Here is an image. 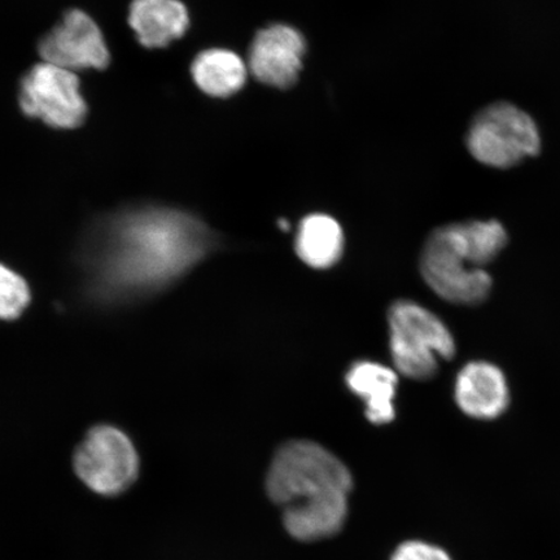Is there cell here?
Segmentation results:
<instances>
[{
    "instance_id": "obj_1",
    "label": "cell",
    "mask_w": 560,
    "mask_h": 560,
    "mask_svg": "<svg viewBox=\"0 0 560 560\" xmlns=\"http://www.w3.org/2000/svg\"><path fill=\"white\" fill-rule=\"evenodd\" d=\"M215 237L196 217L166 208L117 215L97 237L91 269L110 296L145 295L175 282L213 250Z\"/></svg>"
},
{
    "instance_id": "obj_2",
    "label": "cell",
    "mask_w": 560,
    "mask_h": 560,
    "mask_svg": "<svg viewBox=\"0 0 560 560\" xmlns=\"http://www.w3.org/2000/svg\"><path fill=\"white\" fill-rule=\"evenodd\" d=\"M353 479L347 466L326 447L293 440L272 459L266 490L283 510V524L299 541L330 538L345 527Z\"/></svg>"
},
{
    "instance_id": "obj_3",
    "label": "cell",
    "mask_w": 560,
    "mask_h": 560,
    "mask_svg": "<svg viewBox=\"0 0 560 560\" xmlns=\"http://www.w3.org/2000/svg\"><path fill=\"white\" fill-rule=\"evenodd\" d=\"M420 272L447 303L479 305L492 291L493 279L476 260L462 223L433 231L420 256Z\"/></svg>"
},
{
    "instance_id": "obj_4",
    "label": "cell",
    "mask_w": 560,
    "mask_h": 560,
    "mask_svg": "<svg viewBox=\"0 0 560 560\" xmlns=\"http://www.w3.org/2000/svg\"><path fill=\"white\" fill-rule=\"evenodd\" d=\"M389 348L398 373L412 381L435 376L440 360H452L455 340L438 315L415 301L401 300L388 312Z\"/></svg>"
},
{
    "instance_id": "obj_5",
    "label": "cell",
    "mask_w": 560,
    "mask_h": 560,
    "mask_svg": "<svg viewBox=\"0 0 560 560\" xmlns=\"http://www.w3.org/2000/svg\"><path fill=\"white\" fill-rule=\"evenodd\" d=\"M467 145L479 163L510 167L537 155L541 138L528 114L513 104L495 103L474 118Z\"/></svg>"
},
{
    "instance_id": "obj_6",
    "label": "cell",
    "mask_w": 560,
    "mask_h": 560,
    "mask_svg": "<svg viewBox=\"0 0 560 560\" xmlns=\"http://www.w3.org/2000/svg\"><path fill=\"white\" fill-rule=\"evenodd\" d=\"M75 475L91 492L120 495L138 479L139 457L131 440L120 430L100 425L88 433L74 453Z\"/></svg>"
},
{
    "instance_id": "obj_7",
    "label": "cell",
    "mask_w": 560,
    "mask_h": 560,
    "mask_svg": "<svg viewBox=\"0 0 560 560\" xmlns=\"http://www.w3.org/2000/svg\"><path fill=\"white\" fill-rule=\"evenodd\" d=\"M20 105L25 115L56 129L79 128L88 115L79 77L48 62L35 66L24 77Z\"/></svg>"
},
{
    "instance_id": "obj_8",
    "label": "cell",
    "mask_w": 560,
    "mask_h": 560,
    "mask_svg": "<svg viewBox=\"0 0 560 560\" xmlns=\"http://www.w3.org/2000/svg\"><path fill=\"white\" fill-rule=\"evenodd\" d=\"M39 54L48 65L70 72L77 69H104L110 60L100 26L80 10L69 11L61 23L42 39Z\"/></svg>"
},
{
    "instance_id": "obj_9",
    "label": "cell",
    "mask_w": 560,
    "mask_h": 560,
    "mask_svg": "<svg viewBox=\"0 0 560 560\" xmlns=\"http://www.w3.org/2000/svg\"><path fill=\"white\" fill-rule=\"evenodd\" d=\"M305 40L296 30L275 25L257 34L250 46L249 69L265 85L285 89L296 82Z\"/></svg>"
},
{
    "instance_id": "obj_10",
    "label": "cell",
    "mask_w": 560,
    "mask_h": 560,
    "mask_svg": "<svg viewBox=\"0 0 560 560\" xmlns=\"http://www.w3.org/2000/svg\"><path fill=\"white\" fill-rule=\"evenodd\" d=\"M454 398L467 417L479 420L497 419L510 405L506 376L493 363H467L455 380Z\"/></svg>"
},
{
    "instance_id": "obj_11",
    "label": "cell",
    "mask_w": 560,
    "mask_h": 560,
    "mask_svg": "<svg viewBox=\"0 0 560 560\" xmlns=\"http://www.w3.org/2000/svg\"><path fill=\"white\" fill-rule=\"evenodd\" d=\"M129 24L140 44L161 48L184 37L190 18L179 0H132Z\"/></svg>"
},
{
    "instance_id": "obj_12",
    "label": "cell",
    "mask_w": 560,
    "mask_h": 560,
    "mask_svg": "<svg viewBox=\"0 0 560 560\" xmlns=\"http://www.w3.org/2000/svg\"><path fill=\"white\" fill-rule=\"evenodd\" d=\"M347 387L365 404V416L376 425L394 422L398 377L396 371L377 362L353 363L346 375Z\"/></svg>"
},
{
    "instance_id": "obj_13",
    "label": "cell",
    "mask_w": 560,
    "mask_h": 560,
    "mask_svg": "<svg viewBox=\"0 0 560 560\" xmlns=\"http://www.w3.org/2000/svg\"><path fill=\"white\" fill-rule=\"evenodd\" d=\"M345 250V234L339 222L327 214H311L300 223L296 254L313 269H330Z\"/></svg>"
},
{
    "instance_id": "obj_14",
    "label": "cell",
    "mask_w": 560,
    "mask_h": 560,
    "mask_svg": "<svg viewBox=\"0 0 560 560\" xmlns=\"http://www.w3.org/2000/svg\"><path fill=\"white\" fill-rule=\"evenodd\" d=\"M191 73L202 93L228 97L244 86L248 72L240 55L214 48L196 56Z\"/></svg>"
},
{
    "instance_id": "obj_15",
    "label": "cell",
    "mask_w": 560,
    "mask_h": 560,
    "mask_svg": "<svg viewBox=\"0 0 560 560\" xmlns=\"http://www.w3.org/2000/svg\"><path fill=\"white\" fill-rule=\"evenodd\" d=\"M30 301L31 291L25 280L0 265V319L18 318Z\"/></svg>"
},
{
    "instance_id": "obj_16",
    "label": "cell",
    "mask_w": 560,
    "mask_h": 560,
    "mask_svg": "<svg viewBox=\"0 0 560 560\" xmlns=\"http://www.w3.org/2000/svg\"><path fill=\"white\" fill-rule=\"evenodd\" d=\"M390 560H452L439 546L423 541H406L398 546Z\"/></svg>"
}]
</instances>
